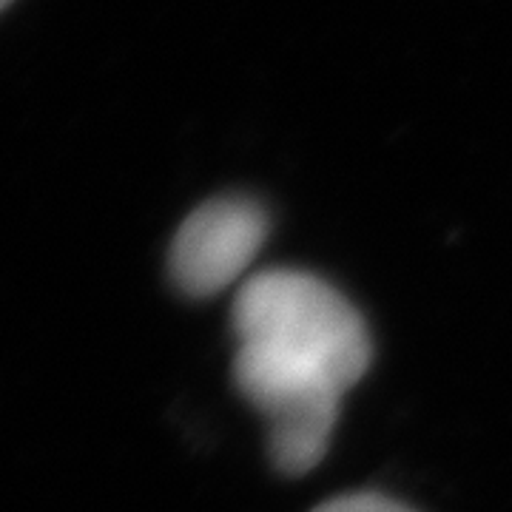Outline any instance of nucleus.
Returning <instances> with one entry per match:
<instances>
[{
	"instance_id": "nucleus-1",
	"label": "nucleus",
	"mask_w": 512,
	"mask_h": 512,
	"mask_svg": "<svg viewBox=\"0 0 512 512\" xmlns=\"http://www.w3.org/2000/svg\"><path fill=\"white\" fill-rule=\"evenodd\" d=\"M239 345L271 350L313 367L350 390L370 367V333L362 313L325 279L305 271H262L234 299Z\"/></svg>"
},
{
	"instance_id": "nucleus-2",
	"label": "nucleus",
	"mask_w": 512,
	"mask_h": 512,
	"mask_svg": "<svg viewBox=\"0 0 512 512\" xmlns=\"http://www.w3.org/2000/svg\"><path fill=\"white\" fill-rule=\"evenodd\" d=\"M234 382L268 421V450L276 470L288 476L313 470L328 453L348 390L313 367L251 345L237 348Z\"/></svg>"
},
{
	"instance_id": "nucleus-3",
	"label": "nucleus",
	"mask_w": 512,
	"mask_h": 512,
	"mask_svg": "<svg viewBox=\"0 0 512 512\" xmlns=\"http://www.w3.org/2000/svg\"><path fill=\"white\" fill-rule=\"evenodd\" d=\"M271 231L262 202L225 194L202 202L177 228L168 248V276L191 299H208L251 268Z\"/></svg>"
},
{
	"instance_id": "nucleus-4",
	"label": "nucleus",
	"mask_w": 512,
	"mask_h": 512,
	"mask_svg": "<svg viewBox=\"0 0 512 512\" xmlns=\"http://www.w3.org/2000/svg\"><path fill=\"white\" fill-rule=\"evenodd\" d=\"M313 512H413L407 510L404 504L393 501V498H384L376 493H353L342 495V498H333L328 504L316 507Z\"/></svg>"
},
{
	"instance_id": "nucleus-5",
	"label": "nucleus",
	"mask_w": 512,
	"mask_h": 512,
	"mask_svg": "<svg viewBox=\"0 0 512 512\" xmlns=\"http://www.w3.org/2000/svg\"><path fill=\"white\" fill-rule=\"evenodd\" d=\"M12 3H15V0H0V12H3V9H9Z\"/></svg>"
}]
</instances>
